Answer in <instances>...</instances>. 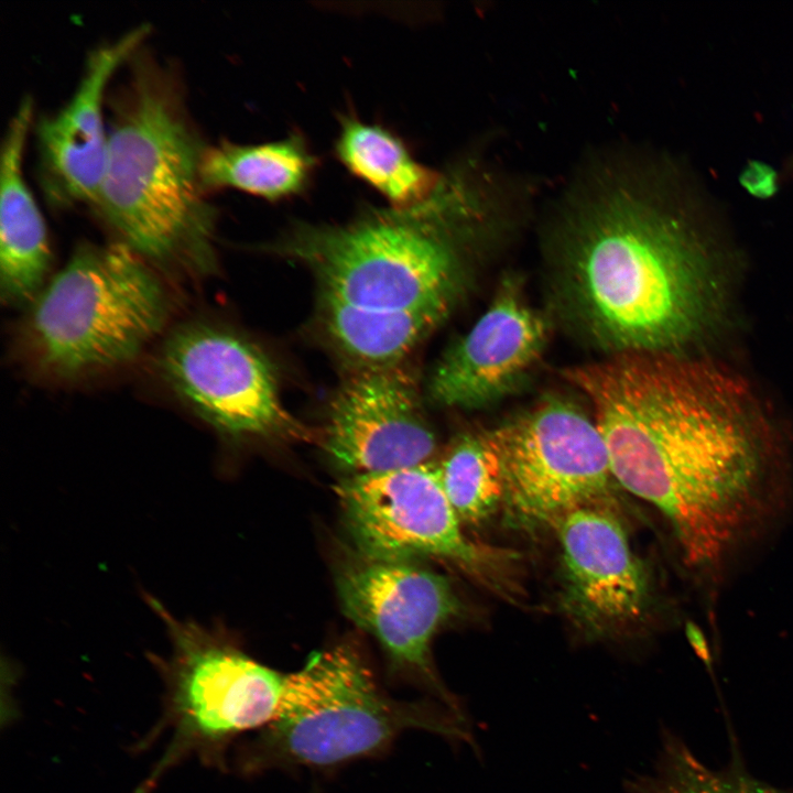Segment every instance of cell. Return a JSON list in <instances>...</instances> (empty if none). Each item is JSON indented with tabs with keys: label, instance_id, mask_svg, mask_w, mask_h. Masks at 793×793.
Instances as JSON below:
<instances>
[{
	"label": "cell",
	"instance_id": "1",
	"mask_svg": "<svg viewBox=\"0 0 793 793\" xmlns=\"http://www.w3.org/2000/svg\"><path fill=\"white\" fill-rule=\"evenodd\" d=\"M564 376L591 405L613 479L663 514L697 578L720 576L784 488L742 389L664 351L619 352Z\"/></svg>",
	"mask_w": 793,
	"mask_h": 793
},
{
	"label": "cell",
	"instance_id": "2",
	"mask_svg": "<svg viewBox=\"0 0 793 793\" xmlns=\"http://www.w3.org/2000/svg\"><path fill=\"white\" fill-rule=\"evenodd\" d=\"M670 167L615 175L569 219L575 300L590 330L619 352L664 351L708 314L709 254L698 226L706 202Z\"/></svg>",
	"mask_w": 793,
	"mask_h": 793
},
{
	"label": "cell",
	"instance_id": "3",
	"mask_svg": "<svg viewBox=\"0 0 793 793\" xmlns=\"http://www.w3.org/2000/svg\"><path fill=\"white\" fill-rule=\"evenodd\" d=\"M110 101L104 180L94 208L152 267L204 275L216 265L217 210L200 166L207 143L174 72L137 51Z\"/></svg>",
	"mask_w": 793,
	"mask_h": 793
},
{
	"label": "cell",
	"instance_id": "4",
	"mask_svg": "<svg viewBox=\"0 0 793 793\" xmlns=\"http://www.w3.org/2000/svg\"><path fill=\"white\" fill-rule=\"evenodd\" d=\"M476 214L463 182L443 175L424 202L372 208L343 225L297 221L264 250L315 275L318 294L376 312H448L460 265L455 232Z\"/></svg>",
	"mask_w": 793,
	"mask_h": 793
},
{
	"label": "cell",
	"instance_id": "5",
	"mask_svg": "<svg viewBox=\"0 0 793 793\" xmlns=\"http://www.w3.org/2000/svg\"><path fill=\"white\" fill-rule=\"evenodd\" d=\"M409 731L480 751L468 714L428 696L389 695L359 647L341 642L289 673L275 718L242 748L239 765L246 773L333 769L379 757Z\"/></svg>",
	"mask_w": 793,
	"mask_h": 793
},
{
	"label": "cell",
	"instance_id": "6",
	"mask_svg": "<svg viewBox=\"0 0 793 793\" xmlns=\"http://www.w3.org/2000/svg\"><path fill=\"white\" fill-rule=\"evenodd\" d=\"M22 349L41 373L74 379L124 365L169 313L153 267L124 243H85L29 306Z\"/></svg>",
	"mask_w": 793,
	"mask_h": 793
},
{
	"label": "cell",
	"instance_id": "7",
	"mask_svg": "<svg viewBox=\"0 0 793 793\" xmlns=\"http://www.w3.org/2000/svg\"><path fill=\"white\" fill-rule=\"evenodd\" d=\"M145 600L171 641L167 658L150 655L165 694L162 718L145 740L167 732L170 741L135 793H150L165 772L189 757L220 762L232 740L272 723L289 677L251 658L221 631L175 618L150 595Z\"/></svg>",
	"mask_w": 793,
	"mask_h": 793
},
{
	"label": "cell",
	"instance_id": "8",
	"mask_svg": "<svg viewBox=\"0 0 793 793\" xmlns=\"http://www.w3.org/2000/svg\"><path fill=\"white\" fill-rule=\"evenodd\" d=\"M503 475V504L519 523L556 524L607 504L612 474L604 438L579 408L548 398L489 434Z\"/></svg>",
	"mask_w": 793,
	"mask_h": 793
},
{
	"label": "cell",
	"instance_id": "9",
	"mask_svg": "<svg viewBox=\"0 0 793 793\" xmlns=\"http://www.w3.org/2000/svg\"><path fill=\"white\" fill-rule=\"evenodd\" d=\"M157 369L174 395L224 436L314 438L284 408L271 361L227 328L208 323L178 327L163 344Z\"/></svg>",
	"mask_w": 793,
	"mask_h": 793
},
{
	"label": "cell",
	"instance_id": "10",
	"mask_svg": "<svg viewBox=\"0 0 793 793\" xmlns=\"http://www.w3.org/2000/svg\"><path fill=\"white\" fill-rule=\"evenodd\" d=\"M335 493L362 556L437 558L487 584H498L499 568L508 555L467 539L437 464L346 476L335 486Z\"/></svg>",
	"mask_w": 793,
	"mask_h": 793
},
{
	"label": "cell",
	"instance_id": "11",
	"mask_svg": "<svg viewBox=\"0 0 793 793\" xmlns=\"http://www.w3.org/2000/svg\"><path fill=\"white\" fill-rule=\"evenodd\" d=\"M337 587L344 612L377 639L395 672L428 697L467 714L432 659L436 633L460 611L459 598L445 576L414 561L361 555L343 568Z\"/></svg>",
	"mask_w": 793,
	"mask_h": 793
},
{
	"label": "cell",
	"instance_id": "12",
	"mask_svg": "<svg viewBox=\"0 0 793 793\" xmlns=\"http://www.w3.org/2000/svg\"><path fill=\"white\" fill-rule=\"evenodd\" d=\"M317 441L347 476L425 464L436 448L416 380L403 363L350 369L328 404Z\"/></svg>",
	"mask_w": 793,
	"mask_h": 793
},
{
	"label": "cell",
	"instance_id": "13",
	"mask_svg": "<svg viewBox=\"0 0 793 793\" xmlns=\"http://www.w3.org/2000/svg\"><path fill=\"white\" fill-rule=\"evenodd\" d=\"M562 555L565 612L590 637L639 622L652 604L650 575L607 504L577 509L555 526Z\"/></svg>",
	"mask_w": 793,
	"mask_h": 793
},
{
	"label": "cell",
	"instance_id": "14",
	"mask_svg": "<svg viewBox=\"0 0 793 793\" xmlns=\"http://www.w3.org/2000/svg\"><path fill=\"white\" fill-rule=\"evenodd\" d=\"M150 29L149 24L138 25L90 51L70 98L37 120L39 178L52 205L96 204L108 155L107 88L140 50Z\"/></svg>",
	"mask_w": 793,
	"mask_h": 793
},
{
	"label": "cell",
	"instance_id": "15",
	"mask_svg": "<svg viewBox=\"0 0 793 793\" xmlns=\"http://www.w3.org/2000/svg\"><path fill=\"white\" fill-rule=\"evenodd\" d=\"M543 319L512 291L500 293L433 371L427 392L437 405L475 409L507 393L541 354Z\"/></svg>",
	"mask_w": 793,
	"mask_h": 793
},
{
	"label": "cell",
	"instance_id": "16",
	"mask_svg": "<svg viewBox=\"0 0 793 793\" xmlns=\"http://www.w3.org/2000/svg\"><path fill=\"white\" fill-rule=\"evenodd\" d=\"M33 121V100L24 97L12 115L0 157V293L9 307L30 306L46 285L52 252L41 209L23 174V155Z\"/></svg>",
	"mask_w": 793,
	"mask_h": 793
},
{
	"label": "cell",
	"instance_id": "17",
	"mask_svg": "<svg viewBox=\"0 0 793 793\" xmlns=\"http://www.w3.org/2000/svg\"><path fill=\"white\" fill-rule=\"evenodd\" d=\"M317 162L300 132L256 144L220 141L204 152L200 182L207 195L232 188L278 202L305 193Z\"/></svg>",
	"mask_w": 793,
	"mask_h": 793
},
{
	"label": "cell",
	"instance_id": "18",
	"mask_svg": "<svg viewBox=\"0 0 793 793\" xmlns=\"http://www.w3.org/2000/svg\"><path fill=\"white\" fill-rule=\"evenodd\" d=\"M447 312H376L318 294L317 324L328 347L349 369L387 368L405 357Z\"/></svg>",
	"mask_w": 793,
	"mask_h": 793
},
{
	"label": "cell",
	"instance_id": "19",
	"mask_svg": "<svg viewBox=\"0 0 793 793\" xmlns=\"http://www.w3.org/2000/svg\"><path fill=\"white\" fill-rule=\"evenodd\" d=\"M335 152L343 165L373 187L394 208L427 199L442 174L420 163L404 141L387 128L349 113L340 117Z\"/></svg>",
	"mask_w": 793,
	"mask_h": 793
},
{
	"label": "cell",
	"instance_id": "20",
	"mask_svg": "<svg viewBox=\"0 0 793 793\" xmlns=\"http://www.w3.org/2000/svg\"><path fill=\"white\" fill-rule=\"evenodd\" d=\"M624 787L627 793H789L756 779L737 760L710 769L670 730L661 734L652 770L628 779Z\"/></svg>",
	"mask_w": 793,
	"mask_h": 793
},
{
	"label": "cell",
	"instance_id": "21",
	"mask_svg": "<svg viewBox=\"0 0 793 793\" xmlns=\"http://www.w3.org/2000/svg\"><path fill=\"white\" fill-rule=\"evenodd\" d=\"M438 468L446 496L461 523L478 524L503 502L502 467L489 434L459 437Z\"/></svg>",
	"mask_w": 793,
	"mask_h": 793
},
{
	"label": "cell",
	"instance_id": "22",
	"mask_svg": "<svg viewBox=\"0 0 793 793\" xmlns=\"http://www.w3.org/2000/svg\"><path fill=\"white\" fill-rule=\"evenodd\" d=\"M784 170L786 175H793V156L786 161Z\"/></svg>",
	"mask_w": 793,
	"mask_h": 793
}]
</instances>
